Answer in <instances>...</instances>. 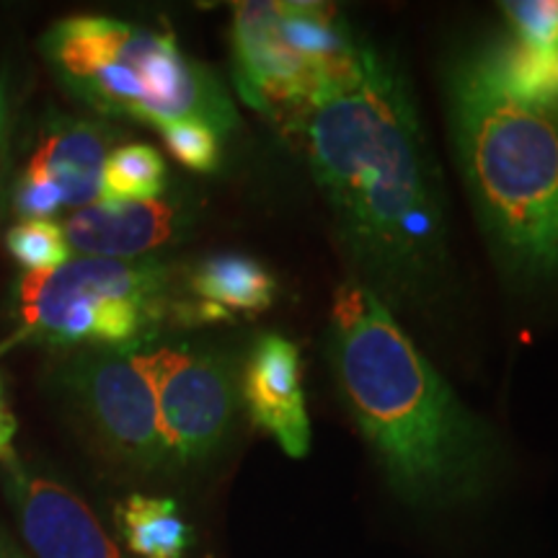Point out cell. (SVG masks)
<instances>
[{
    "label": "cell",
    "mask_w": 558,
    "mask_h": 558,
    "mask_svg": "<svg viewBox=\"0 0 558 558\" xmlns=\"http://www.w3.org/2000/svg\"><path fill=\"white\" fill-rule=\"evenodd\" d=\"M450 135L471 205L499 267L558 275V109L501 88L484 54L448 78Z\"/></svg>",
    "instance_id": "3957f363"
},
{
    "label": "cell",
    "mask_w": 558,
    "mask_h": 558,
    "mask_svg": "<svg viewBox=\"0 0 558 558\" xmlns=\"http://www.w3.org/2000/svg\"><path fill=\"white\" fill-rule=\"evenodd\" d=\"M156 390L169 469L205 463L230 435L235 383L226 357L190 347H140Z\"/></svg>",
    "instance_id": "52a82bcc"
},
{
    "label": "cell",
    "mask_w": 558,
    "mask_h": 558,
    "mask_svg": "<svg viewBox=\"0 0 558 558\" xmlns=\"http://www.w3.org/2000/svg\"><path fill=\"white\" fill-rule=\"evenodd\" d=\"M160 135H163L171 156L190 171L213 173L220 166L222 132L209 122L186 117V120H177L160 128Z\"/></svg>",
    "instance_id": "ac0fdd59"
},
{
    "label": "cell",
    "mask_w": 558,
    "mask_h": 558,
    "mask_svg": "<svg viewBox=\"0 0 558 558\" xmlns=\"http://www.w3.org/2000/svg\"><path fill=\"white\" fill-rule=\"evenodd\" d=\"M501 9L518 34L520 47L541 54L558 52V0H518Z\"/></svg>",
    "instance_id": "d6986e66"
},
{
    "label": "cell",
    "mask_w": 558,
    "mask_h": 558,
    "mask_svg": "<svg viewBox=\"0 0 558 558\" xmlns=\"http://www.w3.org/2000/svg\"><path fill=\"white\" fill-rule=\"evenodd\" d=\"M184 215L163 199H99L62 222L70 254L78 259H143L173 241Z\"/></svg>",
    "instance_id": "8fae6325"
},
{
    "label": "cell",
    "mask_w": 558,
    "mask_h": 558,
    "mask_svg": "<svg viewBox=\"0 0 558 558\" xmlns=\"http://www.w3.org/2000/svg\"><path fill=\"white\" fill-rule=\"evenodd\" d=\"M230 39L233 81L248 107L269 117H300L326 94L324 81L284 37L271 0L235 3Z\"/></svg>",
    "instance_id": "ba28073f"
},
{
    "label": "cell",
    "mask_w": 558,
    "mask_h": 558,
    "mask_svg": "<svg viewBox=\"0 0 558 558\" xmlns=\"http://www.w3.org/2000/svg\"><path fill=\"white\" fill-rule=\"evenodd\" d=\"M0 558H29L3 525H0Z\"/></svg>",
    "instance_id": "7402d4cb"
},
{
    "label": "cell",
    "mask_w": 558,
    "mask_h": 558,
    "mask_svg": "<svg viewBox=\"0 0 558 558\" xmlns=\"http://www.w3.org/2000/svg\"><path fill=\"white\" fill-rule=\"evenodd\" d=\"M329 357L341 401L399 497L418 509L484 499L499 442L357 279L331 303Z\"/></svg>",
    "instance_id": "7a4b0ae2"
},
{
    "label": "cell",
    "mask_w": 558,
    "mask_h": 558,
    "mask_svg": "<svg viewBox=\"0 0 558 558\" xmlns=\"http://www.w3.org/2000/svg\"><path fill=\"white\" fill-rule=\"evenodd\" d=\"M0 486L37 558H124L94 509L73 488L29 469L16 452L0 458Z\"/></svg>",
    "instance_id": "9c48e42d"
},
{
    "label": "cell",
    "mask_w": 558,
    "mask_h": 558,
    "mask_svg": "<svg viewBox=\"0 0 558 558\" xmlns=\"http://www.w3.org/2000/svg\"><path fill=\"white\" fill-rule=\"evenodd\" d=\"M117 533L140 558H184L192 548V527L181 520L173 499L132 494L114 512Z\"/></svg>",
    "instance_id": "5bb4252c"
},
{
    "label": "cell",
    "mask_w": 558,
    "mask_h": 558,
    "mask_svg": "<svg viewBox=\"0 0 558 558\" xmlns=\"http://www.w3.org/2000/svg\"><path fill=\"white\" fill-rule=\"evenodd\" d=\"M62 207H65V199H62L58 184L29 169L19 173L16 190H13V209L21 220H52Z\"/></svg>",
    "instance_id": "ffe728a7"
},
{
    "label": "cell",
    "mask_w": 558,
    "mask_h": 558,
    "mask_svg": "<svg viewBox=\"0 0 558 558\" xmlns=\"http://www.w3.org/2000/svg\"><path fill=\"white\" fill-rule=\"evenodd\" d=\"M62 86L109 117L166 128L197 117L222 135L239 124L220 81L186 58L171 34L109 16L62 19L41 37Z\"/></svg>",
    "instance_id": "277c9868"
},
{
    "label": "cell",
    "mask_w": 558,
    "mask_h": 558,
    "mask_svg": "<svg viewBox=\"0 0 558 558\" xmlns=\"http://www.w3.org/2000/svg\"><path fill=\"white\" fill-rule=\"evenodd\" d=\"M5 248L26 271H52L73 259L58 220H21L5 235Z\"/></svg>",
    "instance_id": "e0dca14e"
},
{
    "label": "cell",
    "mask_w": 558,
    "mask_h": 558,
    "mask_svg": "<svg viewBox=\"0 0 558 558\" xmlns=\"http://www.w3.org/2000/svg\"><path fill=\"white\" fill-rule=\"evenodd\" d=\"M13 435H16V422H13L11 411L5 409L3 383H0V458L16 452V450H13Z\"/></svg>",
    "instance_id": "44dd1931"
},
{
    "label": "cell",
    "mask_w": 558,
    "mask_h": 558,
    "mask_svg": "<svg viewBox=\"0 0 558 558\" xmlns=\"http://www.w3.org/2000/svg\"><path fill=\"white\" fill-rule=\"evenodd\" d=\"M111 132L86 120L54 117L39 132L37 150L26 169L58 184L65 207H88L104 199L101 171L109 156Z\"/></svg>",
    "instance_id": "7c38bea8"
},
{
    "label": "cell",
    "mask_w": 558,
    "mask_h": 558,
    "mask_svg": "<svg viewBox=\"0 0 558 558\" xmlns=\"http://www.w3.org/2000/svg\"><path fill=\"white\" fill-rule=\"evenodd\" d=\"M484 62L501 88L530 101L556 104L558 99V52H530L520 45L484 50Z\"/></svg>",
    "instance_id": "2e32d148"
},
{
    "label": "cell",
    "mask_w": 558,
    "mask_h": 558,
    "mask_svg": "<svg viewBox=\"0 0 558 558\" xmlns=\"http://www.w3.org/2000/svg\"><path fill=\"white\" fill-rule=\"evenodd\" d=\"M3 120H5V81H3V73H0V132H3Z\"/></svg>",
    "instance_id": "603a6c76"
},
{
    "label": "cell",
    "mask_w": 558,
    "mask_h": 558,
    "mask_svg": "<svg viewBox=\"0 0 558 558\" xmlns=\"http://www.w3.org/2000/svg\"><path fill=\"white\" fill-rule=\"evenodd\" d=\"M190 290L194 300L222 308L233 318L239 313L269 311L277 298L271 271L241 254H218L199 262L190 275Z\"/></svg>",
    "instance_id": "4fadbf2b"
},
{
    "label": "cell",
    "mask_w": 558,
    "mask_h": 558,
    "mask_svg": "<svg viewBox=\"0 0 558 558\" xmlns=\"http://www.w3.org/2000/svg\"><path fill=\"white\" fill-rule=\"evenodd\" d=\"M298 120L357 282L388 308L437 303L450 279L442 179L399 68L367 45L357 73Z\"/></svg>",
    "instance_id": "6da1fadb"
},
{
    "label": "cell",
    "mask_w": 558,
    "mask_h": 558,
    "mask_svg": "<svg viewBox=\"0 0 558 558\" xmlns=\"http://www.w3.org/2000/svg\"><path fill=\"white\" fill-rule=\"evenodd\" d=\"M243 401L251 422L267 432L284 456H308L311 418L303 393V362L295 341L279 333L259 337L243 369Z\"/></svg>",
    "instance_id": "30bf717a"
},
{
    "label": "cell",
    "mask_w": 558,
    "mask_h": 558,
    "mask_svg": "<svg viewBox=\"0 0 558 558\" xmlns=\"http://www.w3.org/2000/svg\"><path fill=\"white\" fill-rule=\"evenodd\" d=\"M62 388L111 460L137 473L169 469L156 390L140 349L78 354L62 369Z\"/></svg>",
    "instance_id": "8992f818"
},
{
    "label": "cell",
    "mask_w": 558,
    "mask_h": 558,
    "mask_svg": "<svg viewBox=\"0 0 558 558\" xmlns=\"http://www.w3.org/2000/svg\"><path fill=\"white\" fill-rule=\"evenodd\" d=\"M169 184V169L156 148L130 143L114 148L104 160L101 194L104 199L153 202L160 199Z\"/></svg>",
    "instance_id": "9a60e30c"
},
{
    "label": "cell",
    "mask_w": 558,
    "mask_h": 558,
    "mask_svg": "<svg viewBox=\"0 0 558 558\" xmlns=\"http://www.w3.org/2000/svg\"><path fill=\"white\" fill-rule=\"evenodd\" d=\"M173 267L158 259H73L16 282V344L140 349L171 308Z\"/></svg>",
    "instance_id": "5b68a950"
}]
</instances>
